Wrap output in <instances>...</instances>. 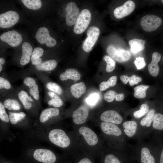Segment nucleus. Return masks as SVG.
<instances>
[{
	"mask_svg": "<svg viewBox=\"0 0 163 163\" xmlns=\"http://www.w3.org/2000/svg\"><path fill=\"white\" fill-rule=\"evenodd\" d=\"M123 119L121 116L116 111L108 110L103 112L100 114L99 120L119 125L122 122Z\"/></svg>",
	"mask_w": 163,
	"mask_h": 163,
	"instance_id": "4468645a",
	"label": "nucleus"
},
{
	"mask_svg": "<svg viewBox=\"0 0 163 163\" xmlns=\"http://www.w3.org/2000/svg\"><path fill=\"white\" fill-rule=\"evenodd\" d=\"M161 2L163 3V0H161Z\"/></svg>",
	"mask_w": 163,
	"mask_h": 163,
	"instance_id": "6e6d98bb",
	"label": "nucleus"
},
{
	"mask_svg": "<svg viewBox=\"0 0 163 163\" xmlns=\"http://www.w3.org/2000/svg\"><path fill=\"white\" fill-rule=\"evenodd\" d=\"M125 134L129 137L134 136L136 132L137 125L134 121H127L124 122L122 125Z\"/></svg>",
	"mask_w": 163,
	"mask_h": 163,
	"instance_id": "bb28decb",
	"label": "nucleus"
},
{
	"mask_svg": "<svg viewBox=\"0 0 163 163\" xmlns=\"http://www.w3.org/2000/svg\"><path fill=\"white\" fill-rule=\"evenodd\" d=\"M124 98V95L123 93L117 94L115 100L117 101H122Z\"/></svg>",
	"mask_w": 163,
	"mask_h": 163,
	"instance_id": "8fccbe9b",
	"label": "nucleus"
},
{
	"mask_svg": "<svg viewBox=\"0 0 163 163\" xmlns=\"http://www.w3.org/2000/svg\"><path fill=\"white\" fill-rule=\"evenodd\" d=\"M19 16L16 12L9 11L0 14V27L4 28L11 27L18 21Z\"/></svg>",
	"mask_w": 163,
	"mask_h": 163,
	"instance_id": "9d476101",
	"label": "nucleus"
},
{
	"mask_svg": "<svg viewBox=\"0 0 163 163\" xmlns=\"http://www.w3.org/2000/svg\"><path fill=\"white\" fill-rule=\"evenodd\" d=\"M116 152L104 148L100 155L101 163H122Z\"/></svg>",
	"mask_w": 163,
	"mask_h": 163,
	"instance_id": "dca6fc26",
	"label": "nucleus"
},
{
	"mask_svg": "<svg viewBox=\"0 0 163 163\" xmlns=\"http://www.w3.org/2000/svg\"><path fill=\"white\" fill-rule=\"evenodd\" d=\"M99 95L98 93H93L86 99V103L90 107H92L95 106L97 103L99 99Z\"/></svg>",
	"mask_w": 163,
	"mask_h": 163,
	"instance_id": "58836bf2",
	"label": "nucleus"
},
{
	"mask_svg": "<svg viewBox=\"0 0 163 163\" xmlns=\"http://www.w3.org/2000/svg\"><path fill=\"white\" fill-rule=\"evenodd\" d=\"M22 54L20 62L23 66L27 64L30 62V57L33 53V48L27 42H24L22 46Z\"/></svg>",
	"mask_w": 163,
	"mask_h": 163,
	"instance_id": "aec40b11",
	"label": "nucleus"
},
{
	"mask_svg": "<svg viewBox=\"0 0 163 163\" xmlns=\"http://www.w3.org/2000/svg\"><path fill=\"white\" fill-rule=\"evenodd\" d=\"M0 38L2 41L6 42L13 47L19 45L22 40L21 35L15 30L4 33L0 36Z\"/></svg>",
	"mask_w": 163,
	"mask_h": 163,
	"instance_id": "f8f14e48",
	"label": "nucleus"
},
{
	"mask_svg": "<svg viewBox=\"0 0 163 163\" xmlns=\"http://www.w3.org/2000/svg\"><path fill=\"white\" fill-rule=\"evenodd\" d=\"M90 108L91 107L86 104H82L73 112L72 117L74 127L85 124L89 116Z\"/></svg>",
	"mask_w": 163,
	"mask_h": 163,
	"instance_id": "39448f33",
	"label": "nucleus"
},
{
	"mask_svg": "<svg viewBox=\"0 0 163 163\" xmlns=\"http://www.w3.org/2000/svg\"><path fill=\"white\" fill-rule=\"evenodd\" d=\"M43 49L40 47H37L34 48L31 57L34 58H40L43 55Z\"/></svg>",
	"mask_w": 163,
	"mask_h": 163,
	"instance_id": "a18cd8bd",
	"label": "nucleus"
},
{
	"mask_svg": "<svg viewBox=\"0 0 163 163\" xmlns=\"http://www.w3.org/2000/svg\"></svg>",
	"mask_w": 163,
	"mask_h": 163,
	"instance_id": "4d7b16f0",
	"label": "nucleus"
},
{
	"mask_svg": "<svg viewBox=\"0 0 163 163\" xmlns=\"http://www.w3.org/2000/svg\"><path fill=\"white\" fill-rule=\"evenodd\" d=\"M93 157L88 154L80 151L72 158L75 163H96Z\"/></svg>",
	"mask_w": 163,
	"mask_h": 163,
	"instance_id": "5701e85b",
	"label": "nucleus"
},
{
	"mask_svg": "<svg viewBox=\"0 0 163 163\" xmlns=\"http://www.w3.org/2000/svg\"><path fill=\"white\" fill-rule=\"evenodd\" d=\"M155 114V111L154 109L150 110L145 117L141 120L140 125L142 126L150 127L153 122Z\"/></svg>",
	"mask_w": 163,
	"mask_h": 163,
	"instance_id": "7c9ffc66",
	"label": "nucleus"
},
{
	"mask_svg": "<svg viewBox=\"0 0 163 163\" xmlns=\"http://www.w3.org/2000/svg\"><path fill=\"white\" fill-rule=\"evenodd\" d=\"M117 79L116 76H113L110 78L107 82H103L99 85V89L101 91L106 90L110 87H113L116 84Z\"/></svg>",
	"mask_w": 163,
	"mask_h": 163,
	"instance_id": "c9c22d12",
	"label": "nucleus"
},
{
	"mask_svg": "<svg viewBox=\"0 0 163 163\" xmlns=\"http://www.w3.org/2000/svg\"><path fill=\"white\" fill-rule=\"evenodd\" d=\"M129 84L130 86H132L135 84H137L139 82H140L142 80V78L133 75L129 77Z\"/></svg>",
	"mask_w": 163,
	"mask_h": 163,
	"instance_id": "49530a36",
	"label": "nucleus"
},
{
	"mask_svg": "<svg viewBox=\"0 0 163 163\" xmlns=\"http://www.w3.org/2000/svg\"><path fill=\"white\" fill-rule=\"evenodd\" d=\"M149 87L147 85H140L135 87L134 95L135 97L137 98H143L146 96V90Z\"/></svg>",
	"mask_w": 163,
	"mask_h": 163,
	"instance_id": "2f4dec72",
	"label": "nucleus"
},
{
	"mask_svg": "<svg viewBox=\"0 0 163 163\" xmlns=\"http://www.w3.org/2000/svg\"><path fill=\"white\" fill-rule=\"evenodd\" d=\"M135 8V3L132 1L128 0L122 5L116 8L114 11L113 14L116 18L121 19L129 15Z\"/></svg>",
	"mask_w": 163,
	"mask_h": 163,
	"instance_id": "2eb2a0df",
	"label": "nucleus"
},
{
	"mask_svg": "<svg viewBox=\"0 0 163 163\" xmlns=\"http://www.w3.org/2000/svg\"><path fill=\"white\" fill-rule=\"evenodd\" d=\"M161 55L159 53L155 52L152 56V60L148 66L149 73L154 77L157 76L159 71V67L158 63L161 58Z\"/></svg>",
	"mask_w": 163,
	"mask_h": 163,
	"instance_id": "6ab92c4d",
	"label": "nucleus"
},
{
	"mask_svg": "<svg viewBox=\"0 0 163 163\" xmlns=\"http://www.w3.org/2000/svg\"><path fill=\"white\" fill-rule=\"evenodd\" d=\"M12 85L9 81L7 79L1 76L0 77V91L9 90L10 89Z\"/></svg>",
	"mask_w": 163,
	"mask_h": 163,
	"instance_id": "a19ab883",
	"label": "nucleus"
},
{
	"mask_svg": "<svg viewBox=\"0 0 163 163\" xmlns=\"http://www.w3.org/2000/svg\"><path fill=\"white\" fill-rule=\"evenodd\" d=\"M72 161L67 156H59L52 151L46 149L35 150L28 163H70Z\"/></svg>",
	"mask_w": 163,
	"mask_h": 163,
	"instance_id": "7ed1b4c3",
	"label": "nucleus"
},
{
	"mask_svg": "<svg viewBox=\"0 0 163 163\" xmlns=\"http://www.w3.org/2000/svg\"><path fill=\"white\" fill-rule=\"evenodd\" d=\"M141 163H155V158L147 147H144L141 149Z\"/></svg>",
	"mask_w": 163,
	"mask_h": 163,
	"instance_id": "c756f323",
	"label": "nucleus"
},
{
	"mask_svg": "<svg viewBox=\"0 0 163 163\" xmlns=\"http://www.w3.org/2000/svg\"><path fill=\"white\" fill-rule=\"evenodd\" d=\"M100 34L99 28L94 26L89 27L87 31V37L84 41L82 48L86 52H89L92 49L97 41Z\"/></svg>",
	"mask_w": 163,
	"mask_h": 163,
	"instance_id": "0eeeda50",
	"label": "nucleus"
},
{
	"mask_svg": "<svg viewBox=\"0 0 163 163\" xmlns=\"http://www.w3.org/2000/svg\"><path fill=\"white\" fill-rule=\"evenodd\" d=\"M149 110L148 105L146 104H143L141 105L139 110L134 112V116L136 118H140L146 114Z\"/></svg>",
	"mask_w": 163,
	"mask_h": 163,
	"instance_id": "4c0bfd02",
	"label": "nucleus"
},
{
	"mask_svg": "<svg viewBox=\"0 0 163 163\" xmlns=\"http://www.w3.org/2000/svg\"><path fill=\"white\" fill-rule=\"evenodd\" d=\"M120 78L121 81L125 84H126L129 82V77L124 75L120 76Z\"/></svg>",
	"mask_w": 163,
	"mask_h": 163,
	"instance_id": "09e8293b",
	"label": "nucleus"
},
{
	"mask_svg": "<svg viewBox=\"0 0 163 163\" xmlns=\"http://www.w3.org/2000/svg\"><path fill=\"white\" fill-rule=\"evenodd\" d=\"M57 65V62L54 59H50L42 62L40 64L35 66L37 71L49 72L54 70Z\"/></svg>",
	"mask_w": 163,
	"mask_h": 163,
	"instance_id": "a878e982",
	"label": "nucleus"
},
{
	"mask_svg": "<svg viewBox=\"0 0 163 163\" xmlns=\"http://www.w3.org/2000/svg\"><path fill=\"white\" fill-rule=\"evenodd\" d=\"M46 87L49 91L54 92L59 95H61L62 93V88L55 82H48L46 84Z\"/></svg>",
	"mask_w": 163,
	"mask_h": 163,
	"instance_id": "e433bc0d",
	"label": "nucleus"
},
{
	"mask_svg": "<svg viewBox=\"0 0 163 163\" xmlns=\"http://www.w3.org/2000/svg\"><path fill=\"white\" fill-rule=\"evenodd\" d=\"M35 37L37 41L40 44L46 43L48 47H53L55 46L56 41L51 37L48 29L45 27L40 28L36 34Z\"/></svg>",
	"mask_w": 163,
	"mask_h": 163,
	"instance_id": "9b49d317",
	"label": "nucleus"
},
{
	"mask_svg": "<svg viewBox=\"0 0 163 163\" xmlns=\"http://www.w3.org/2000/svg\"><path fill=\"white\" fill-rule=\"evenodd\" d=\"M91 19V14L88 9H85L80 12L73 28L77 34L83 33L88 27Z\"/></svg>",
	"mask_w": 163,
	"mask_h": 163,
	"instance_id": "423d86ee",
	"label": "nucleus"
},
{
	"mask_svg": "<svg viewBox=\"0 0 163 163\" xmlns=\"http://www.w3.org/2000/svg\"><path fill=\"white\" fill-rule=\"evenodd\" d=\"M146 41L143 40L133 39L129 41L131 51L136 53L143 50L145 48Z\"/></svg>",
	"mask_w": 163,
	"mask_h": 163,
	"instance_id": "cd10ccee",
	"label": "nucleus"
},
{
	"mask_svg": "<svg viewBox=\"0 0 163 163\" xmlns=\"http://www.w3.org/2000/svg\"><path fill=\"white\" fill-rule=\"evenodd\" d=\"M95 123V125L100 129L102 136L110 144V145L113 144L116 147V143L122 134L121 130L118 126L111 123L100 121H97Z\"/></svg>",
	"mask_w": 163,
	"mask_h": 163,
	"instance_id": "20e7f679",
	"label": "nucleus"
},
{
	"mask_svg": "<svg viewBox=\"0 0 163 163\" xmlns=\"http://www.w3.org/2000/svg\"><path fill=\"white\" fill-rule=\"evenodd\" d=\"M134 62L135 65L138 70L143 69L146 65L144 58L140 56L136 58Z\"/></svg>",
	"mask_w": 163,
	"mask_h": 163,
	"instance_id": "c03bdc74",
	"label": "nucleus"
},
{
	"mask_svg": "<svg viewBox=\"0 0 163 163\" xmlns=\"http://www.w3.org/2000/svg\"><path fill=\"white\" fill-rule=\"evenodd\" d=\"M24 5L28 9L38 10L42 6V3L40 0H21Z\"/></svg>",
	"mask_w": 163,
	"mask_h": 163,
	"instance_id": "473e14b6",
	"label": "nucleus"
},
{
	"mask_svg": "<svg viewBox=\"0 0 163 163\" xmlns=\"http://www.w3.org/2000/svg\"><path fill=\"white\" fill-rule=\"evenodd\" d=\"M47 95L50 98L47 102V104L50 106H52L54 107L59 108L61 107L63 104V102L59 95L56 93L48 91Z\"/></svg>",
	"mask_w": 163,
	"mask_h": 163,
	"instance_id": "c85d7f7f",
	"label": "nucleus"
},
{
	"mask_svg": "<svg viewBox=\"0 0 163 163\" xmlns=\"http://www.w3.org/2000/svg\"><path fill=\"white\" fill-rule=\"evenodd\" d=\"M103 59L107 63L106 69V71L107 72H110L113 71L115 68V61L107 55L104 56L103 57Z\"/></svg>",
	"mask_w": 163,
	"mask_h": 163,
	"instance_id": "ea45409f",
	"label": "nucleus"
},
{
	"mask_svg": "<svg viewBox=\"0 0 163 163\" xmlns=\"http://www.w3.org/2000/svg\"><path fill=\"white\" fill-rule=\"evenodd\" d=\"M153 127L156 129H163V115L160 113L155 114L152 123Z\"/></svg>",
	"mask_w": 163,
	"mask_h": 163,
	"instance_id": "f704fd0d",
	"label": "nucleus"
},
{
	"mask_svg": "<svg viewBox=\"0 0 163 163\" xmlns=\"http://www.w3.org/2000/svg\"><path fill=\"white\" fill-rule=\"evenodd\" d=\"M161 19L154 15L149 14L144 16L140 21L142 29L147 32H152L156 30L161 25Z\"/></svg>",
	"mask_w": 163,
	"mask_h": 163,
	"instance_id": "6e6552de",
	"label": "nucleus"
},
{
	"mask_svg": "<svg viewBox=\"0 0 163 163\" xmlns=\"http://www.w3.org/2000/svg\"><path fill=\"white\" fill-rule=\"evenodd\" d=\"M19 101L13 97L6 98L2 104L4 107L8 110H19L21 108V105Z\"/></svg>",
	"mask_w": 163,
	"mask_h": 163,
	"instance_id": "393cba45",
	"label": "nucleus"
},
{
	"mask_svg": "<svg viewBox=\"0 0 163 163\" xmlns=\"http://www.w3.org/2000/svg\"><path fill=\"white\" fill-rule=\"evenodd\" d=\"M66 21L68 26L75 25L80 13L79 8L76 4L73 2L66 5Z\"/></svg>",
	"mask_w": 163,
	"mask_h": 163,
	"instance_id": "ddd939ff",
	"label": "nucleus"
},
{
	"mask_svg": "<svg viewBox=\"0 0 163 163\" xmlns=\"http://www.w3.org/2000/svg\"><path fill=\"white\" fill-rule=\"evenodd\" d=\"M1 163H12L10 162H8V161H3V162H2Z\"/></svg>",
	"mask_w": 163,
	"mask_h": 163,
	"instance_id": "5fc2aeb1",
	"label": "nucleus"
},
{
	"mask_svg": "<svg viewBox=\"0 0 163 163\" xmlns=\"http://www.w3.org/2000/svg\"><path fill=\"white\" fill-rule=\"evenodd\" d=\"M117 94V93L114 91H108L104 94V99L108 102H111L115 99Z\"/></svg>",
	"mask_w": 163,
	"mask_h": 163,
	"instance_id": "79ce46f5",
	"label": "nucleus"
},
{
	"mask_svg": "<svg viewBox=\"0 0 163 163\" xmlns=\"http://www.w3.org/2000/svg\"><path fill=\"white\" fill-rule=\"evenodd\" d=\"M73 128L74 137L80 151L94 158L99 156L104 146L99 135L85 124Z\"/></svg>",
	"mask_w": 163,
	"mask_h": 163,
	"instance_id": "f257e3e1",
	"label": "nucleus"
},
{
	"mask_svg": "<svg viewBox=\"0 0 163 163\" xmlns=\"http://www.w3.org/2000/svg\"><path fill=\"white\" fill-rule=\"evenodd\" d=\"M24 85L28 88L29 94L35 101H38L40 99L38 86L35 79L31 77H27L23 81Z\"/></svg>",
	"mask_w": 163,
	"mask_h": 163,
	"instance_id": "f3484780",
	"label": "nucleus"
},
{
	"mask_svg": "<svg viewBox=\"0 0 163 163\" xmlns=\"http://www.w3.org/2000/svg\"><path fill=\"white\" fill-rule=\"evenodd\" d=\"M81 75L79 72L76 69L69 68L60 74L59 76L60 79L62 81L70 79L74 81L79 80Z\"/></svg>",
	"mask_w": 163,
	"mask_h": 163,
	"instance_id": "4be33fe9",
	"label": "nucleus"
},
{
	"mask_svg": "<svg viewBox=\"0 0 163 163\" xmlns=\"http://www.w3.org/2000/svg\"><path fill=\"white\" fill-rule=\"evenodd\" d=\"M32 64L35 66L40 64L42 62V59L40 58H34L31 57Z\"/></svg>",
	"mask_w": 163,
	"mask_h": 163,
	"instance_id": "de8ad7c7",
	"label": "nucleus"
},
{
	"mask_svg": "<svg viewBox=\"0 0 163 163\" xmlns=\"http://www.w3.org/2000/svg\"><path fill=\"white\" fill-rule=\"evenodd\" d=\"M5 59L2 57H1L0 58V64L2 65H3L5 63Z\"/></svg>",
	"mask_w": 163,
	"mask_h": 163,
	"instance_id": "603ef678",
	"label": "nucleus"
},
{
	"mask_svg": "<svg viewBox=\"0 0 163 163\" xmlns=\"http://www.w3.org/2000/svg\"><path fill=\"white\" fill-rule=\"evenodd\" d=\"M48 138L50 142L55 145L62 149H69L71 158L73 155L80 152L73 132L72 134L69 135L62 129H54L50 132Z\"/></svg>",
	"mask_w": 163,
	"mask_h": 163,
	"instance_id": "f03ea898",
	"label": "nucleus"
},
{
	"mask_svg": "<svg viewBox=\"0 0 163 163\" xmlns=\"http://www.w3.org/2000/svg\"><path fill=\"white\" fill-rule=\"evenodd\" d=\"M9 117L11 124H15L18 122L23 119L26 116V114L24 112L14 113L9 112Z\"/></svg>",
	"mask_w": 163,
	"mask_h": 163,
	"instance_id": "72a5a7b5",
	"label": "nucleus"
},
{
	"mask_svg": "<svg viewBox=\"0 0 163 163\" xmlns=\"http://www.w3.org/2000/svg\"><path fill=\"white\" fill-rule=\"evenodd\" d=\"M72 95L76 98L80 97L82 95L85 93L86 88L85 83L80 82L72 85L70 87Z\"/></svg>",
	"mask_w": 163,
	"mask_h": 163,
	"instance_id": "b1692460",
	"label": "nucleus"
},
{
	"mask_svg": "<svg viewBox=\"0 0 163 163\" xmlns=\"http://www.w3.org/2000/svg\"><path fill=\"white\" fill-rule=\"evenodd\" d=\"M106 51L110 58L119 62L127 61L131 56V54L129 51L122 49H117L112 45L107 47Z\"/></svg>",
	"mask_w": 163,
	"mask_h": 163,
	"instance_id": "1a4fd4ad",
	"label": "nucleus"
},
{
	"mask_svg": "<svg viewBox=\"0 0 163 163\" xmlns=\"http://www.w3.org/2000/svg\"><path fill=\"white\" fill-rule=\"evenodd\" d=\"M2 70V65L0 64V72H1Z\"/></svg>",
	"mask_w": 163,
	"mask_h": 163,
	"instance_id": "864d4df0",
	"label": "nucleus"
},
{
	"mask_svg": "<svg viewBox=\"0 0 163 163\" xmlns=\"http://www.w3.org/2000/svg\"><path fill=\"white\" fill-rule=\"evenodd\" d=\"M0 118L1 120L5 122L8 123L10 121L9 116L1 101L0 102Z\"/></svg>",
	"mask_w": 163,
	"mask_h": 163,
	"instance_id": "37998d69",
	"label": "nucleus"
},
{
	"mask_svg": "<svg viewBox=\"0 0 163 163\" xmlns=\"http://www.w3.org/2000/svg\"><path fill=\"white\" fill-rule=\"evenodd\" d=\"M59 114V110L57 108H46L42 111L39 117L40 121L42 123L45 122L50 118L58 116Z\"/></svg>",
	"mask_w": 163,
	"mask_h": 163,
	"instance_id": "412c9836",
	"label": "nucleus"
},
{
	"mask_svg": "<svg viewBox=\"0 0 163 163\" xmlns=\"http://www.w3.org/2000/svg\"><path fill=\"white\" fill-rule=\"evenodd\" d=\"M18 98L22 104L24 108L30 110L32 107L34 100L25 90H21L17 94Z\"/></svg>",
	"mask_w": 163,
	"mask_h": 163,
	"instance_id": "a211bd4d",
	"label": "nucleus"
},
{
	"mask_svg": "<svg viewBox=\"0 0 163 163\" xmlns=\"http://www.w3.org/2000/svg\"><path fill=\"white\" fill-rule=\"evenodd\" d=\"M160 163H163V149L162 151L160 156Z\"/></svg>",
	"mask_w": 163,
	"mask_h": 163,
	"instance_id": "3c124183",
	"label": "nucleus"
}]
</instances>
